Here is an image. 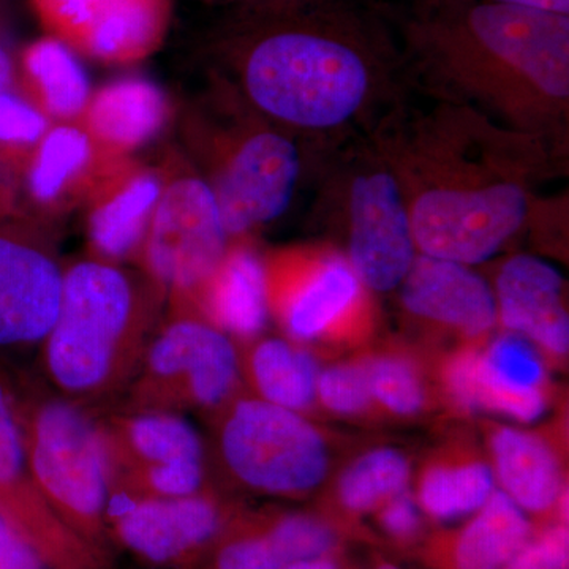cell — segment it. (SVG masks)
Segmentation results:
<instances>
[{
  "label": "cell",
  "instance_id": "1",
  "mask_svg": "<svg viewBox=\"0 0 569 569\" xmlns=\"http://www.w3.org/2000/svg\"><path fill=\"white\" fill-rule=\"evenodd\" d=\"M246 84L253 102L280 121L329 129L361 108L370 63L353 29L320 17L258 41L247 58Z\"/></svg>",
  "mask_w": 569,
  "mask_h": 569
},
{
  "label": "cell",
  "instance_id": "2",
  "mask_svg": "<svg viewBox=\"0 0 569 569\" xmlns=\"http://www.w3.org/2000/svg\"><path fill=\"white\" fill-rule=\"evenodd\" d=\"M413 37L455 69L501 74L548 99L568 100V14L492 0H458L417 22Z\"/></svg>",
  "mask_w": 569,
  "mask_h": 569
},
{
  "label": "cell",
  "instance_id": "3",
  "mask_svg": "<svg viewBox=\"0 0 569 569\" xmlns=\"http://www.w3.org/2000/svg\"><path fill=\"white\" fill-rule=\"evenodd\" d=\"M44 342V369L67 397L97 399L137 372L144 336L132 284L110 264L84 261L63 276L61 309Z\"/></svg>",
  "mask_w": 569,
  "mask_h": 569
},
{
  "label": "cell",
  "instance_id": "4",
  "mask_svg": "<svg viewBox=\"0 0 569 569\" xmlns=\"http://www.w3.org/2000/svg\"><path fill=\"white\" fill-rule=\"evenodd\" d=\"M11 399L41 493L62 522L99 552L111 481L103 427L61 397L20 399L11 392Z\"/></svg>",
  "mask_w": 569,
  "mask_h": 569
},
{
  "label": "cell",
  "instance_id": "5",
  "mask_svg": "<svg viewBox=\"0 0 569 569\" xmlns=\"http://www.w3.org/2000/svg\"><path fill=\"white\" fill-rule=\"evenodd\" d=\"M224 462L239 481L266 493L317 488L328 468L320 432L298 411L261 399L239 400L220 432Z\"/></svg>",
  "mask_w": 569,
  "mask_h": 569
},
{
  "label": "cell",
  "instance_id": "6",
  "mask_svg": "<svg viewBox=\"0 0 569 569\" xmlns=\"http://www.w3.org/2000/svg\"><path fill=\"white\" fill-rule=\"evenodd\" d=\"M527 213L522 187L493 182L427 190L415 201L410 222L422 254L467 266L493 257L518 233Z\"/></svg>",
  "mask_w": 569,
  "mask_h": 569
},
{
  "label": "cell",
  "instance_id": "7",
  "mask_svg": "<svg viewBox=\"0 0 569 569\" xmlns=\"http://www.w3.org/2000/svg\"><path fill=\"white\" fill-rule=\"evenodd\" d=\"M134 399L142 410L222 406L233 395L239 361L220 329L198 320H179L146 347Z\"/></svg>",
  "mask_w": 569,
  "mask_h": 569
},
{
  "label": "cell",
  "instance_id": "8",
  "mask_svg": "<svg viewBox=\"0 0 569 569\" xmlns=\"http://www.w3.org/2000/svg\"><path fill=\"white\" fill-rule=\"evenodd\" d=\"M227 234L216 193L197 179L174 182L153 209L149 269L168 288L197 290L223 260Z\"/></svg>",
  "mask_w": 569,
  "mask_h": 569
},
{
  "label": "cell",
  "instance_id": "9",
  "mask_svg": "<svg viewBox=\"0 0 569 569\" xmlns=\"http://www.w3.org/2000/svg\"><path fill=\"white\" fill-rule=\"evenodd\" d=\"M0 516L56 569H96L97 552L43 497L29 467L10 389L0 380Z\"/></svg>",
  "mask_w": 569,
  "mask_h": 569
},
{
  "label": "cell",
  "instance_id": "10",
  "mask_svg": "<svg viewBox=\"0 0 569 569\" xmlns=\"http://www.w3.org/2000/svg\"><path fill=\"white\" fill-rule=\"evenodd\" d=\"M410 211L387 171L359 176L350 194V264L361 283L391 291L417 258Z\"/></svg>",
  "mask_w": 569,
  "mask_h": 569
},
{
  "label": "cell",
  "instance_id": "11",
  "mask_svg": "<svg viewBox=\"0 0 569 569\" xmlns=\"http://www.w3.org/2000/svg\"><path fill=\"white\" fill-rule=\"evenodd\" d=\"M298 176V149L282 134L260 133L246 141L216 193L227 233H242L282 216Z\"/></svg>",
  "mask_w": 569,
  "mask_h": 569
},
{
  "label": "cell",
  "instance_id": "12",
  "mask_svg": "<svg viewBox=\"0 0 569 569\" xmlns=\"http://www.w3.org/2000/svg\"><path fill=\"white\" fill-rule=\"evenodd\" d=\"M222 511L211 498L140 497L110 523L130 552L153 567H179L222 529Z\"/></svg>",
  "mask_w": 569,
  "mask_h": 569
},
{
  "label": "cell",
  "instance_id": "13",
  "mask_svg": "<svg viewBox=\"0 0 569 569\" xmlns=\"http://www.w3.org/2000/svg\"><path fill=\"white\" fill-rule=\"evenodd\" d=\"M62 288V272L50 257L0 234V348L47 339L61 309Z\"/></svg>",
  "mask_w": 569,
  "mask_h": 569
},
{
  "label": "cell",
  "instance_id": "14",
  "mask_svg": "<svg viewBox=\"0 0 569 569\" xmlns=\"http://www.w3.org/2000/svg\"><path fill=\"white\" fill-rule=\"evenodd\" d=\"M496 302L497 316L509 331L533 340L548 353H568L563 277L552 264L530 254L509 258L498 272Z\"/></svg>",
  "mask_w": 569,
  "mask_h": 569
},
{
  "label": "cell",
  "instance_id": "15",
  "mask_svg": "<svg viewBox=\"0 0 569 569\" xmlns=\"http://www.w3.org/2000/svg\"><path fill=\"white\" fill-rule=\"evenodd\" d=\"M402 302L413 316L481 336L497 321L496 295L466 264L421 254L403 279Z\"/></svg>",
  "mask_w": 569,
  "mask_h": 569
},
{
  "label": "cell",
  "instance_id": "16",
  "mask_svg": "<svg viewBox=\"0 0 569 569\" xmlns=\"http://www.w3.org/2000/svg\"><path fill=\"white\" fill-rule=\"evenodd\" d=\"M361 293V280L340 257L323 261L287 293L277 296L280 317L296 340H317L348 316Z\"/></svg>",
  "mask_w": 569,
  "mask_h": 569
},
{
  "label": "cell",
  "instance_id": "17",
  "mask_svg": "<svg viewBox=\"0 0 569 569\" xmlns=\"http://www.w3.org/2000/svg\"><path fill=\"white\" fill-rule=\"evenodd\" d=\"M201 288L213 328L241 339H252L263 331L269 317V287L257 254L244 249L224 253Z\"/></svg>",
  "mask_w": 569,
  "mask_h": 569
},
{
  "label": "cell",
  "instance_id": "18",
  "mask_svg": "<svg viewBox=\"0 0 569 569\" xmlns=\"http://www.w3.org/2000/svg\"><path fill=\"white\" fill-rule=\"evenodd\" d=\"M170 0H103L77 48L108 62L151 54L167 32Z\"/></svg>",
  "mask_w": 569,
  "mask_h": 569
},
{
  "label": "cell",
  "instance_id": "19",
  "mask_svg": "<svg viewBox=\"0 0 569 569\" xmlns=\"http://www.w3.org/2000/svg\"><path fill=\"white\" fill-rule=\"evenodd\" d=\"M493 477L523 511L542 512L560 500L561 470L552 449L533 433L503 427L492 437Z\"/></svg>",
  "mask_w": 569,
  "mask_h": 569
},
{
  "label": "cell",
  "instance_id": "20",
  "mask_svg": "<svg viewBox=\"0 0 569 569\" xmlns=\"http://www.w3.org/2000/svg\"><path fill=\"white\" fill-rule=\"evenodd\" d=\"M111 467L133 468L176 460H203V441L171 411L142 410L104 430Z\"/></svg>",
  "mask_w": 569,
  "mask_h": 569
},
{
  "label": "cell",
  "instance_id": "21",
  "mask_svg": "<svg viewBox=\"0 0 569 569\" xmlns=\"http://www.w3.org/2000/svg\"><path fill=\"white\" fill-rule=\"evenodd\" d=\"M167 118V100L152 82L127 78L107 86L88 110L93 137L118 149L142 144L159 132Z\"/></svg>",
  "mask_w": 569,
  "mask_h": 569
},
{
  "label": "cell",
  "instance_id": "22",
  "mask_svg": "<svg viewBox=\"0 0 569 569\" xmlns=\"http://www.w3.org/2000/svg\"><path fill=\"white\" fill-rule=\"evenodd\" d=\"M530 541V523L505 492H493L460 533L456 546L458 569H505Z\"/></svg>",
  "mask_w": 569,
  "mask_h": 569
},
{
  "label": "cell",
  "instance_id": "23",
  "mask_svg": "<svg viewBox=\"0 0 569 569\" xmlns=\"http://www.w3.org/2000/svg\"><path fill=\"white\" fill-rule=\"evenodd\" d=\"M22 71L29 88L50 114L71 118L88 104V74L66 41L47 37L29 44L22 54Z\"/></svg>",
  "mask_w": 569,
  "mask_h": 569
},
{
  "label": "cell",
  "instance_id": "24",
  "mask_svg": "<svg viewBox=\"0 0 569 569\" xmlns=\"http://www.w3.org/2000/svg\"><path fill=\"white\" fill-rule=\"evenodd\" d=\"M250 373L261 400L302 411L317 397L320 367L309 351L280 339L258 343L250 356Z\"/></svg>",
  "mask_w": 569,
  "mask_h": 569
},
{
  "label": "cell",
  "instance_id": "25",
  "mask_svg": "<svg viewBox=\"0 0 569 569\" xmlns=\"http://www.w3.org/2000/svg\"><path fill=\"white\" fill-rule=\"evenodd\" d=\"M160 183L141 174L100 206L91 220V238L100 253L122 258L140 244L151 213L159 203Z\"/></svg>",
  "mask_w": 569,
  "mask_h": 569
},
{
  "label": "cell",
  "instance_id": "26",
  "mask_svg": "<svg viewBox=\"0 0 569 569\" xmlns=\"http://www.w3.org/2000/svg\"><path fill=\"white\" fill-rule=\"evenodd\" d=\"M496 492V477L486 463L468 462L427 470L418 505L430 518L456 520L475 515Z\"/></svg>",
  "mask_w": 569,
  "mask_h": 569
},
{
  "label": "cell",
  "instance_id": "27",
  "mask_svg": "<svg viewBox=\"0 0 569 569\" xmlns=\"http://www.w3.org/2000/svg\"><path fill=\"white\" fill-rule=\"evenodd\" d=\"M410 463L396 449H376L356 460L340 479L343 507L355 512L372 511L389 498L406 492Z\"/></svg>",
  "mask_w": 569,
  "mask_h": 569
},
{
  "label": "cell",
  "instance_id": "28",
  "mask_svg": "<svg viewBox=\"0 0 569 569\" xmlns=\"http://www.w3.org/2000/svg\"><path fill=\"white\" fill-rule=\"evenodd\" d=\"M91 157L88 134L58 127L44 134L29 171V189L39 201H51L66 189Z\"/></svg>",
  "mask_w": 569,
  "mask_h": 569
},
{
  "label": "cell",
  "instance_id": "29",
  "mask_svg": "<svg viewBox=\"0 0 569 569\" xmlns=\"http://www.w3.org/2000/svg\"><path fill=\"white\" fill-rule=\"evenodd\" d=\"M373 399L400 417L418 413L425 406V387L415 367L399 356H380L366 362Z\"/></svg>",
  "mask_w": 569,
  "mask_h": 569
},
{
  "label": "cell",
  "instance_id": "30",
  "mask_svg": "<svg viewBox=\"0 0 569 569\" xmlns=\"http://www.w3.org/2000/svg\"><path fill=\"white\" fill-rule=\"evenodd\" d=\"M123 471H126V478L122 482L116 481L111 485L129 486L141 497L197 496L204 481L203 460H176V462L153 463V466L123 468Z\"/></svg>",
  "mask_w": 569,
  "mask_h": 569
},
{
  "label": "cell",
  "instance_id": "31",
  "mask_svg": "<svg viewBox=\"0 0 569 569\" xmlns=\"http://www.w3.org/2000/svg\"><path fill=\"white\" fill-rule=\"evenodd\" d=\"M283 567L295 561L323 559L335 548V533L318 519L290 515L277 520L264 535Z\"/></svg>",
  "mask_w": 569,
  "mask_h": 569
},
{
  "label": "cell",
  "instance_id": "32",
  "mask_svg": "<svg viewBox=\"0 0 569 569\" xmlns=\"http://www.w3.org/2000/svg\"><path fill=\"white\" fill-rule=\"evenodd\" d=\"M317 397L339 415H356L372 402L366 365H339L320 372Z\"/></svg>",
  "mask_w": 569,
  "mask_h": 569
},
{
  "label": "cell",
  "instance_id": "33",
  "mask_svg": "<svg viewBox=\"0 0 569 569\" xmlns=\"http://www.w3.org/2000/svg\"><path fill=\"white\" fill-rule=\"evenodd\" d=\"M47 132L43 112L9 91H0V156H11L40 141Z\"/></svg>",
  "mask_w": 569,
  "mask_h": 569
},
{
  "label": "cell",
  "instance_id": "34",
  "mask_svg": "<svg viewBox=\"0 0 569 569\" xmlns=\"http://www.w3.org/2000/svg\"><path fill=\"white\" fill-rule=\"evenodd\" d=\"M103 0H31L32 9L56 39L77 47Z\"/></svg>",
  "mask_w": 569,
  "mask_h": 569
},
{
  "label": "cell",
  "instance_id": "35",
  "mask_svg": "<svg viewBox=\"0 0 569 569\" xmlns=\"http://www.w3.org/2000/svg\"><path fill=\"white\" fill-rule=\"evenodd\" d=\"M569 535L559 526L527 542L505 569H568Z\"/></svg>",
  "mask_w": 569,
  "mask_h": 569
},
{
  "label": "cell",
  "instance_id": "36",
  "mask_svg": "<svg viewBox=\"0 0 569 569\" xmlns=\"http://www.w3.org/2000/svg\"><path fill=\"white\" fill-rule=\"evenodd\" d=\"M264 535L228 542L217 553L216 569H282Z\"/></svg>",
  "mask_w": 569,
  "mask_h": 569
},
{
  "label": "cell",
  "instance_id": "37",
  "mask_svg": "<svg viewBox=\"0 0 569 569\" xmlns=\"http://www.w3.org/2000/svg\"><path fill=\"white\" fill-rule=\"evenodd\" d=\"M47 561L40 556L9 520L0 516V569H44Z\"/></svg>",
  "mask_w": 569,
  "mask_h": 569
},
{
  "label": "cell",
  "instance_id": "38",
  "mask_svg": "<svg viewBox=\"0 0 569 569\" xmlns=\"http://www.w3.org/2000/svg\"><path fill=\"white\" fill-rule=\"evenodd\" d=\"M381 526L396 538H411L421 526L419 505L408 492L389 498L380 515Z\"/></svg>",
  "mask_w": 569,
  "mask_h": 569
},
{
  "label": "cell",
  "instance_id": "39",
  "mask_svg": "<svg viewBox=\"0 0 569 569\" xmlns=\"http://www.w3.org/2000/svg\"><path fill=\"white\" fill-rule=\"evenodd\" d=\"M492 2L527 7V9L552 11V13L569 14V0H492Z\"/></svg>",
  "mask_w": 569,
  "mask_h": 569
},
{
  "label": "cell",
  "instance_id": "40",
  "mask_svg": "<svg viewBox=\"0 0 569 569\" xmlns=\"http://www.w3.org/2000/svg\"><path fill=\"white\" fill-rule=\"evenodd\" d=\"M13 77V61H11L9 51L0 43V91H9Z\"/></svg>",
  "mask_w": 569,
  "mask_h": 569
},
{
  "label": "cell",
  "instance_id": "41",
  "mask_svg": "<svg viewBox=\"0 0 569 569\" xmlns=\"http://www.w3.org/2000/svg\"><path fill=\"white\" fill-rule=\"evenodd\" d=\"M282 569H337V567L331 560L323 557V559L295 561Z\"/></svg>",
  "mask_w": 569,
  "mask_h": 569
},
{
  "label": "cell",
  "instance_id": "42",
  "mask_svg": "<svg viewBox=\"0 0 569 569\" xmlns=\"http://www.w3.org/2000/svg\"><path fill=\"white\" fill-rule=\"evenodd\" d=\"M377 569H399V568L392 567V565H383V567H378Z\"/></svg>",
  "mask_w": 569,
  "mask_h": 569
}]
</instances>
